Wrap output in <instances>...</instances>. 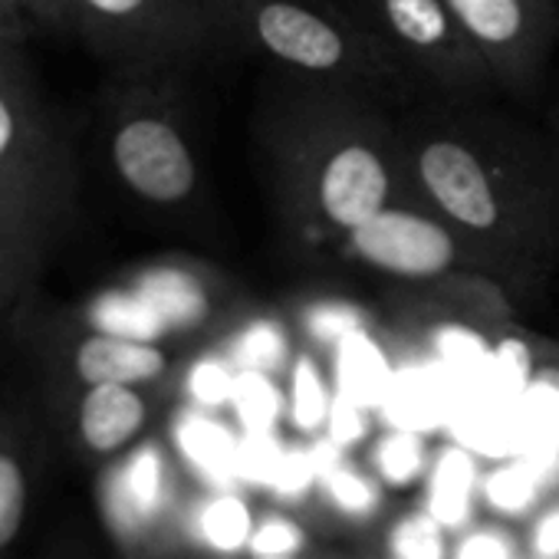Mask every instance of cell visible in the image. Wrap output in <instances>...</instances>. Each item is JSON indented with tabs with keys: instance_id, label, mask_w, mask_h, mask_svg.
Returning a JSON list of instances; mask_svg holds the SVG:
<instances>
[{
	"instance_id": "cell-1",
	"label": "cell",
	"mask_w": 559,
	"mask_h": 559,
	"mask_svg": "<svg viewBox=\"0 0 559 559\" xmlns=\"http://www.w3.org/2000/svg\"><path fill=\"white\" fill-rule=\"evenodd\" d=\"M399 135L418 204L477 250L490 280L530 290L559 257V191L533 148L464 112H412Z\"/></svg>"
},
{
	"instance_id": "cell-2",
	"label": "cell",
	"mask_w": 559,
	"mask_h": 559,
	"mask_svg": "<svg viewBox=\"0 0 559 559\" xmlns=\"http://www.w3.org/2000/svg\"><path fill=\"white\" fill-rule=\"evenodd\" d=\"M270 103L263 145L273 194L297 237L343 240L372 214L418 201L399 126L346 90L287 80Z\"/></svg>"
},
{
	"instance_id": "cell-3",
	"label": "cell",
	"mask_w": 559,
	"mask_h": 559,
	"mask_svg": "<svg viewBox=\"0 0 559 559\" xmlns=\"http://www.w3.org/2000/svg\"><path fill=\"white\" fill-rule=\"evenodd\" d=\"M76 155L27 67L0 40V317H17L76 214Z\"/></svg>"
},
{
	"instance_id": "cell-4",
	"label": "cell",
	"mask_w": 559,
	"mask_h": 559,
	"mask_svg": "<svg viewBox=\"0 0 559 559\" xmlns=\"http://www.w3.org/2000/svg\"><path fill=\"white\" fill-rule=\"evenodd\" d=\"M217 24L227 50L257 53L287 80L372 103L418 86L343 0H217Z\"/></svg>"
},
{
	"instance_id": "cell-5",
	"label": "cell",
	"mask_w": 559,
	"mask_h": 559,
	"mask_svg": "<svg viewBox=\"0 0 559 559\" xmlns=\"http://www.w3.org/2000/svg\"><path fill=\"white\" fill-rule=\"evenodd\" d=\"M132 76L106 106V158L116 181L145 207L185 211L201 191V165L175 103Z\"/></svg>"
},
{
	"instance_id": "cell-6",
	"label": "cell",
	"mask_w": 559,
	"mask_h": 559,
	"mask_svg": "<svg viewBox=\"0 0 559 559\" xmlns=\"http://www.w3.org/2000/svg\"><path fill=\"white\" fill-rule=\"evenodd\" d=\"M73 31L126 76H165L221 47L171 0H70Z\"/></svg>"
},
{
	"instance_id": "cell-7",
	"label": "cell",
	"mask_w": 559,
	"mask_h": 559,
	"mask_svg": "<svg viewBox=\"0 0 559 559\" xmlns=\"http://www.w3.org/2000/svg\"><path fill=\"white\" fill-rule=\"evenodd\" d=\"M359 21L395 53L415 83L448 96H477L493 80L444 0H346Z\"/></svg>"
},
{
	"instance_id": "cell-8",
	"label": "cell",
	"mask_w": 559,
	"mask_h": 559,
	"mask_svg": "<svg viewBox=\"0 0 559 559\" xmlns=\"http://www.w3.org/2000/svg\"><path fill=\"white\" fill-rule=\"evenodd\" d=\"M343 250L362 266L408 284H441L464 273L487 276L477 250L418 201H399L372 214L343 237Z\"/></svg>"
},
{
	"instance_id": "cell-9",
	"label": "cell",
	"mask_w": 559,
	"mask_h": 559,
	"mask_svg": "<svg viewBox=\"0 0 559 559\" xmlns=\"http://www.w3.org/2000/svg\"><path fill=\"white\" fill-rule=\"evenodd\" d=\"M50 389L80 385H155L171 372V353L145 336L109 326L60 323L37 336Z\"/></svg>"
},
{
	"instance_id": "cell-10",
	"label": "cell",
	"mask_w": 559,
	"mask_h": 559,
	"mask_svg": "<svg viewBox=\"0 0 559 559\" xmlns=\"http://www.w3.org/2000/svg\"><path fill=\"white\" fill-rule=\"evenodd\" d=\"M464 37L510 90H530L556 37L552 0H444Z\"/></svg>"
},
{
	"instance_id": "cell-11",
	"label": "cell",
	"mask_w": 559,
	"mask_h": 559,
	"mask_svg": "<svg viewBox=\"0 0 559 559\" xmlns=\"http://www.w3.org/2000/svg\"><path fill=\"white\" fill-rule=\"evenodd\" d=\"M53 418L73 451L86 461L109 464L145 441L155 418L148 385H80L50 389Z\"/></svg>"
},
{
	"instance_id": "cell-12",
	"label": "cell",
	"mask_w": 559,
	"mask_h": 559,
	"mask_svg": "<svg viewBox=\"0 0 559 559\" xmlns=\"http://www.w3.org/2000/svg\"><path fill=\"white\" fill-rule=\"evenodd\" d=\"M171 507V467L155 441H139L122 457L103 464L99 510L106 526L129 546L152 536Z\"/></svg>"
},
{
	"instance_id": "cell-13",
	"label": "cell",
	"mask_w": 559,
	"mask_h": 559,
	"mask_svg": "<svg viewBox=\"0 0 559 559\" xmlns=\"http://www.w3.org/2000/svg\"><path fill=\"white\" fill-rule=\"evenodd\" d=\"M40 464L44 454L34 425L17 412L0 408V559L14 556L27 530Z\"/></svg>"
},
{
	"instance_id": "cell-14",
	"label": "cell",
	"mask_w": 559,
	"mask_h": 559,
	"mask_svg": "<svg viewBox=\"0 0 559 559\" xmlns=\"http://www.w3.org/2000/svg\"><path fill=\"white\" fill-rule=\"evenodd\" d=\"M477 490V461L471 448L451 444L431 461L428 474V513L444 530H461L471 520Z\"/></svg>"
},
{
	"instance_id": "cell-15",
	"label": "cell",
	"mask_w": 559,
	"mask_h": 559,
	"mask_svg": "<svg viewBox=\"0 0 559 559\" xmlns=\"http://www.w3.org/2000/svg\"><path fill=\"white\" fill-rule=\"evenodd\" d=\"M185 457L217 487H234L240 480V441L211 418L191 415L178 428Z\"/></svg>"
},
{
	"instance_id": "cell-16",
	"label": "cell",
	"mask_w": 559,
	"mask_h": 559,
	"mask_svg": "<svg viewBox=\"0 0 559 559\" xmlns=\"http://www.w3.org/2000/svg\"><path fill=\"white\" fill-rule=\"evenodd\" d=\"M191 533L214 552H240L250 543L253 533V513L247 507V500L240 493H230L224 487V493H211L204 497L194 513H191Z\"/></svg>"
},
{
	"instance_id": "cell-17",
	"label": "cell",
	"mask_w": 559,
	"mask_h": 559,
	"mask_svg": "<svg viewBox=\"0 0 559 559\" xmlns=\"http://www.w3.org/2000/svg\"><path fill=\"white\" fill-rule=\"evenodd\" d=\"M142 300H148V313L155 320L175 323V326H194L204 323L207 310H211V297L204 294L201 280L194 273L185 270H158L145 280V294H139Z\"/></svg>"
},
{
	"instance_id": "cell-18",
	"label": "cell",
	"mask_w": 559,
	"mask_h": 559,
	"mask_svg": "<svg viewBox=\"0 0 559 559\" xmlns=\"http://www.w3.org/2000/svg\"><path fill=\"white\" fill-rule=\"evenodd\" d=\"M333 408V395L330 385L323 379V369L317 366V359L310 353H300L294 359V372H290V421L300 435H317L320 428H326Z\"/></svg>"
},
{
	"instance_id": "cell-19",
	"label": "cell",
	"mask_w": 559,
	"mask_h": 559,
	"mask_svg": "<svg viewBox=\"0 0 559 559\" xmlns=\"http://www.w3.org/2000/svg\"><path fill=\"white\" fill-rule=\"evenodd\" d=\"M372 464L379 477L389 487H408L428 471V448L421 441V431L408 428H392L382 435L372 448Z\"/></svg>"
},
{
	"instance_id": "cell-20",
	"label": "cell",
	"mask_w": 559,
	"mask_h": 559,
	"mask_svg": "<svg viewBox=\"0 0 559 559\" xmlns=\"http://www.w3.org/2000/svg\"><path fill=\"white\" fill-rule=\"evenodd\" d=\"M385 385H389V369L382 356L372 346L346 336L340 349V392L369 408L385 395Z\"/></svg>"
},
{
	"instance_id": "cell-21",
	"label": "cell",
	"mask_w": 559,
	"mask_h": 559,
	"mask_svg": "<svg viewBox=\"0 0 559 559\" xmlns=\"http://www.w3.org/2000/svg\"><path fill=\"white\" fill-rule=\"evenodd\" d=\"M234 405L247 431H270L280 418V408H284V399H280L266 372H240L234 389Z\"/></svg>"
},
{
	"instance_id": "cell-22",
	"label": "cell",
	"mask_w": 559,
	"mask_h": 559,
	"mask_svg": "<svg viewBox=\"0 0 559 559\" xmlns=\"http://www.w3.org/2000/svg\"><path fill=\"white\" fill-rule=\"evenodd\" d=\"M320 484L326 497L336 503V510H343L346 516H369L379 507V487L366 474L349 467L346 461H336L333 467H326L320 474Z\"/></svg>"
},
{
	"instance_id": "cell-23",
	"label": "cell",
	"mask_w": 559,
	"mask_h": 559,
	"mask_svg": "<svg viewBox=\"0 0 559 559\" xmlns=\"http://www.w3.org/2000/svg\"><path fill=\"white\" fill-rule=\"evenodd\" d=\"M526 428L536 444L559 448V369H543L526 385Z\"/></svg>"
},
{
	"instance_id": "cell-24",
	"label": "cell",
	"mask_w": 559,
	"mask_h": 559,
	"mask_svg": "<svg viewBox=\"0 0 559 559\" xmlns=\"http://www.w3.org/2000/svg\"><path fill=\"white\" fill-rule=\"evenodd\" d=\"M392 556L395 559H444V526L428 510L408 513L392 530Z\"/></svg>"
},
{
	"instance_id": "cell-25",
	"label": "cell",
	"mask_w": 559,
	"mask_h": 559,
	"mask_svg": "<svg viewBox=\"0 0 559 559\" xmlns=\"http://www.w3.org/2000/svg\"><path fill=\"white\" fill-rule=\"evenodd\" d=\"M287 359V340L276 323H253L237 340V362L243 372H273Z\"/></svg>"
},
{
	"instance_id": "cell-26",
	"label": "cell",
	"mask_w": 559,
	"mask_h": 559,
	"mask_svg": "<svg viewBox=\"0 0 559 559\" xmlns=\"http://www.w3.org/2000/svg\"><path fill=\"white\" fill-rule=\"evenodd\" d=\"M284 461H287V448L270 431H247V438L240 441V480L247 484L273 487Z\"/></svg>"
},
{
	"instance_id": "cell-27",
	"label": "cell",
	"mask_w": 559,
	"mask_h": 559,
	"mask_svg": "<svg viewBox=\"0 0 559 559\" xmlns=\"http://www.w3.org/2000/svg\"><path fill=\"white\" fill-rule=\"evenodd\" d=\"M307 543V533L300 523L287 520V516H266L260 523H253L250 533V556H294L300 552Z\"/></svg>"
},
{
	"instance_id": "cell-28",
	"label": "cell",
	"mask_w": 559,
	"mask_h": 559,
	"mask_svg": "<svg viewBox=\"0 0 559 559\" xmlns=\"http://www.w3.org/2000/svg\"><path fill=\"white\" fill-rule=\"evenodd\" d=\"M317 480H320V471H317V461H313L310 448H294V451H287V461H284V467H280L270 490L280 500H304L313 490Z\"/></svg>"
},
{
	"instance_id": "cell-29",
	"label": "cell",
	"mask_w": 559,
	"mask_h": 559,
	"mask_svg": "<svg viewBox=\"0 0 559 559\" xmlns=\"http://www.w3.org/2000/svg\"><path fill=\"white\" fill-rule=\"evenodd\" d=\"M326 431H330V441L340 444L343 451L359 444L369 431V421H366V405H359L356 399L336 392L333 395V408H330V418H326Z\"/></svg>"
},
{
	"instance_id": "cell-30",
	"label": "cell",
	"mask_w": 559,
	"mask_h": 559,
	"mask_svg": "<svg viewBox=\"0 0 559 559\" xmlns=\"http://www.w3.org/2000/svg\"><path fill=\"white\" fill-rule=\"evenodd\" d=\"M234 389H237V376L224 366V362H201L194 372H191V392L201 405H221V402H230L234 399Z\"/></svg>"
},
{
	"instance_id": "cell-31",
	"label": "cell",
	"mask_w": 559,
	"mask_h": 559,
	"mask_svg": "<svg viewBox=\"0 0 559 559\" xmlns=\"http://www.w3.org/2000/svg\"><path fill=\"white\" fill-rule=\"evenodd\" d=\"M454 559H513V543L510 536H503L500 530H474L467 533L457 549H454Z\"/></svg>"
},
{
	"instance_id": "cell-32",
	"label": "cell",
	"mask_w": 559,
	"mask_h": 559,
	"mask_svg": "<svg viewBox=\"0 0 559 559\" xmlns=\"http://www.w3.org/2000/svg\"><path fill=\"white\" fill-rule=\"evenodd\" d=\"M24 14L34 21V27H50V31H73V11L70 0H17Z\"/></svg>"
},
{
	"instance_id": "cell-33",
	"label": "cell",
	"mask_w": 559,
	"mask_h": 559,
	"mask_svg": "<svg viewBox=\"0 0 559 559\" xmlns=\"http://www.w3.org/2000/svg\"><path fill=\"white\" fill-rule=\"evenodd\" d=\"M171 4L178 11H185L221 50H227L224 47V37H221V24H217V0H171Z\"/></svg>"
},
{
	"instance_id": "cell-34",
	"label": "cell",
	"mask_w": 559,
	"mask_h": 559,
	"mask_svg": "<svg viewBox=\"0 0 559 559\" xmlns=\"http://www.w3.org/2000/svg\"><path fill=\"white\" fill-rule=\"evenodd\" d=\"M533 552L539 559H559V507L546 510L533 526Z\"/></svg>"
},
{
	"instance_id": "cell-35",
	"label": "cell",
	"mask_w": 559,
	"mask_h": 559,
	"mask_svg": "<svg viewBox=\"0 0 559 559\" xmlns=\"http://www.w3.org/2000/svg\"><path fill=\"white\" fill-rule=\"evenodd\" d=\"M31 27H34V21L24 14V8L17 4V0H0V40L24 44Z\"/></svg>"
},
{
	"instance_id": "cell-36",
	"label": "cell",
	"mask_w": 559,
	"mask_h": 559,
	"mask_svg": "<svg viewBox=\"0 0 559 559\" xmlns=\"http://www.w3.org/2000/svg\"><path fill=\"white\" fill-rule=\"evenodd\" d=\"M253 559H294V556H253Z\"/></svg>"
},
{
	"instance_id": "cell-37",
	"label": "cell",
	"mask_w": 559,
	"mask_h": 559,
	"mask_svg": "<svg viewBox=\"0 0 559 559\" xmlns=\"http://www.w3.org/2000/svg\"><path fill=\"white\" fill-rule=\"evenodd\" d=\"M343 4H346V0H343Z\"/></svg>"
}]
</instances>
